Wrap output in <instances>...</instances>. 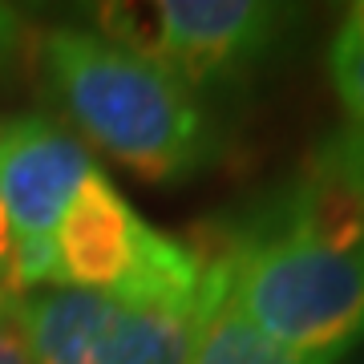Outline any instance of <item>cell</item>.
<instances>
[{
    "label": "cell",
    "instance_id": "obj_1",
    "mask_svg": "<svg viewBox=\"0 0 364 364\" xmlns=\"http://www.w3.org/2000/svg\"><path fill=\"white\" fill-rule=\"evenodd\" d=\"M41 73L69 126L142 182H186L223 150L215 117L186 81L93 28H49Z\"/></svg>",
    "mask_w": 364,
    "mask_h": 364
},
{
    "label": "cell",
    "instance_id": "obj_2",
    "mask_svg": "<svg viewBox=\"0 0 364 364\" xmlns=\"http://www.w3.org/2000/svg\"><path fill=\"white\" fill-rule=\"evenodd\" d=\"M227 299L263 340L308 364H336L364 340V247L272 239L215 255Z\"/></svg>",
    "mask_w": 364,
    "mask_h": 364
},
{
    "label": "cell",
    "instance_id": "obj_3",
    "mask_svg": "<svg viewBox=\"0 0 364 364\" xmlns=\"http://www.w3.org/2000/svg\"><path fill=\"white\" fill-rule=\"evenodd\" d=\"M93 21L105 41L146 53L191 90L235 85L296 25L291 4L263 0H158V4H97Z\"/></svg>",
    "mask_w": 364,
    "mask_h": 364
},
{
    "label": "cell",
    "instance_id": "obj_4",
    "mask_svg": "<svg viewBox=\"0 0 364 364\" xmlns=\"http://www.w3.org/2000/svg\"><path fill=\"white\" fill-rule=\"evenodd\" d=\"M93 158L73 130L49 114H21L0 122V207L13 235L9 287H61L57 227L77 186L90 178Z\"/></svg>",
    "mask_w": 364,
    "mask_h": 364
},
{
    "label": "cell",
    "instance_id": "obj_5",
    "mask_svg": "<svg viewBox=\"0 0 364 364\" xmlns=\"http://www.w3.org/2000/svg\"><path fill=\"white\" fill-rule=\"evenodd\" d=\"M150 235L154 227L93 166L57 227L61 287H81V291L122 299L142 267Z\"/></svg>",
    "mask_w": 364,
    "mask_h": 364
},
{
    "label": "cell",
    "instance_id": "obj_6",
    "mask_svg": "<svg viewBox=\"0 0 364 364\" xmlns=\"http://www.w3.org/2000/svg\"><path fill=\"white\" fill-rule=\"evenodd\" d=\"M203 312L207 304L203 308H126L114 299L97 332L93 364H191Z\"/></svg>",
    "mask_w": 364,
    "mask_h": 364
},
{
    "label": "cell",
    "instance_id": "obj_7",
    "mask_svg": "<svg viewBox=\"0 0 364 364\" xmlns=\"http://www.w3.org/2000/svg\"><path fill=\"white\" fill-rule=\"evenodd\" d=\"M207 275H210V296H207L203 324H198L191 364H308L287 356L284 348H275L272 340H263L239 316V308L227 299V272L219 263L207 259Z\"/></svg>",
    "mask_w": 364,
    "mask_h": 364
},
{
    "label": "cell",
    "instance_id": "obj_8",
    "mask_svg": "<svg viewBox=\"0 0 364 364\" xmlns=\"http://www.w3.org/2000/svg\"><path fill=\"white\" fill-rule=\"evenodd\" d=\"M328 73H332V90H336L348 126H364V45L352 37L348 28H340L328 49Z\"/></svg>",
    "mask_w": 364,
    "mask_h": 364
},
{
    "label": "cell",
    "instance_id": "obj_9",
    "mask_svg": "<svg viewBox=\"0 0 364 364\" xmlns=\"http://www.w3.org/2000/svg\"><path fill=\"white\" fill-rule=\"evenodd\" d=\"M0 364H33L21 324V296L0 287Z\"/></svg>",
    "mask_w": 364,
    "mask_h": 364
},
{
    "label": "cell",
    "instance_id": "obj_10",
    "mask_svg": "<svg viewBox=\"0 0 364 364\" xmlns=\"http://www.w3.org/2000/svg\"><path fill=\"white\" fill-rule=\"evenodd\" d=\"M16 33H21V16H16V9L0 4V57H4V53H13Z\"/></svg>",
    "mask_w": 364,
    "mask_h": 364
},
{
    "label": "cell",
    "instance_id": "obj_11",
    "mask_svg": "<svg viewBox=\"0 0 364 364\" xmlns=\"http://www.w3.org/2000/svg\"><path fill=\"white\" fill-rule=\"evenodd\" d=\"M9 263H13V235H9V219H4V207H0V287H9Z\"/></svg>",
    "mask_w": 364,
    "mask_h": 364
},
{
    "label": "cell",
    "instance_id": "obj_12",
    "mask_svg": "<svg viewBox=\"0 0 364 364\" xmlns=\"http://www.w3.org/2000/svg\"><path fill=\"white\" fill-rule=\"evenodd\" d=\"M340 28H348L352 37H356V41L364 45V0H356V4H352L348 16H344V25H340Z\"/></svg>",
    "mask_w": 364,
    "mask_h": 364
},
{
    "label": "cell",
    "instance_id": "obj_13",
    "mask_svg": "<svg viewBox=\"0 0 364 364\" xmlns=\"http://www.w3.org/2000/svg\"><path fill=\"white\" fill-rule=\"evenodd\" d=\"M352 364H364V348H360V352H356V356H352Z\"/></svg>",
    "mask_w": 364,
    "mask_h": 364
}]
</instances>
